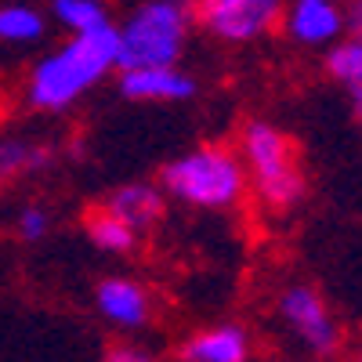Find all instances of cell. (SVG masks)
Listing matches in <instances>:
<instances>
[{"label":"cell","instance_id":"obj_1","mask_svg":"<svg viewBox=\"0 0 362 362\" xmlns=\"http://www.w3.org/2000/svg\"><path fill=\"white\" fill-rule=\"evenodd\" d=\"M119 58V33L112 22H102L87 33H73L58 51L44 54L29 73V105L40 112H62L80 102Z\"/></svg>","mask_w":362,"mask_h":362},{"label":"cell","instance_id":"obj_2","mask_svg":"<svg viewBox=\"0 0 362 362\" xmlns=\"http://www.w3.org/2000/svg\"><path fill=\"white\" fill-rule=\"evenodd\" d=\"M160 185L163 192H170L174 199L189 203V206L228 210L239 203V196L247 189V167H243V156L232 153L228 145L210 141V145H199L192 153L163 163Z\"/></svg>","mask_w":362,"mask_h":362},{"label":"cell","instance_id":"obj_3","mask_svg":"<svg viewBox=\"0 0 362 362\" xmlns=\"http://www.w3.org/2000/svg\"><path fill=\"white\" fill-rule=\"evenodd\" d=\"M196 18V0H145L138 4L119 33V69L131 66H174L185 47L189 22Z\"/></svg>","mask_w":362,"mask_h":362},{"label":"cell","instance_id":"obj_4","mask_svg":"<svg viewBox=\"0 0 362 362\" xmlns=\"http://www.w3.org/2000/svg\"><path fill=\"white\" fill-rule=\"evenodd\" d=\"M243 167L254 181V192L272 210H290L305 199V170L297 163L293 141L268 119H254L243 127Z\"/></svg>","mask_w":362,"mask_h":362},{"label":"cell","instance_id":"obj_5","mask_svg":"<svg viewBox=\"0 0 362 362\" xmlns=\"http://www.w3.org/2000/svg\"><path fill=\"white\" fill-rule=\"evenodd\" d=\"M286 0H196V22L225 44L264 37L283 18Z\"/></svg>","mask_w":362,"mask_h":362},{"label":"cell","instance_id":"obj_6","mask_svg":"<svg viewBox=\"0 0 362 362\" xmlns=\"http://www.w3.org/2000/svg\"><path fill=\"white\" fill-rule=\"evenodd\" d=\"M279 319L290 326V334L305 344L312 355H337L341 348V326L329 312V305L322 300V293L315 286H286L279 293Z\"/></svg>","mask_w":362,"mask_h":362},{"label":"cell","instance_id":"obj_7","mask_svg":"<svg viewBox=\"0 0 362 362\" xmlns=\"http://www.w3.org/2000/svg\"><path fill=\"white\" fill-rule=\"evenodd\" d=\"M344 8L341 0H286L283 25L290 40L300 47H326L344 37Z\"/></svg>","mask_w":362,"mask_h":362},{"label":"cell","instance_id":"obj_8","mask_svg":"<svg viewBox=\"0 0 362 362\" xmlns=\"http://www.w3.org/2000/svg\"><path fill=\"white\" fill-rule=\"evenodd\" d=\"M119 95L131 102H185L196 95V80L177 66H131L119 73Z\"/></svg>","mask_w":362,"mask_h":362},{"label":"cell","instance_id":"obj_9","mask_svg":"<svg viewBox=\"0 0 362 362\" xmlns=\"http://www.w3.org/2000/svg\"><path fill=\"white\" fill-rule=\"evenodd\" d=\"M95 305H98L102 319H109L112 326H124V329H138V326L148 322V315H153L148 290L134 279H124V276L102 279L98 290H95Z\"/></svg>","mask_w":362,"mask_h":362},{"label":"cell","instance_id":"obj_10","mask_svg":"<svg viewBox=\"0 0 362 362\" xmlns=\"http://www.w3.org/2000/svg\"><path fill=\"white\" fill-rule=\"evenodd\" d=\"M247 358H250V337L235 322L199 329L181 344V362H247Z\"/></svg>","mask_w":362,"mask_h":362},{"label":"cell","instance_id":"obj_11","mask_svg":"<svg viewBox=\"0 0 362 362\" xmlns=\"http://www.w3.org/2000/svg\"><path fill=\"white\" fill-rule=\"evenodd\" d=\"M105 206L112 210L116 218H124L134 232L148 228V225H156L160 214H163V192L156 185H145V181H131V185H119Z\"/></svg>","mask_w":362,"mask_h":362},{"label":"cell","instance_id":"obj_12","mask_svg":"<svg viewBox=\"0 0 362 362\" xmlns=\"http://www.w3.org/2000/svg\"><path fill=\"white\" fill-rule=\"evenodd\" d=\"M83 228L90 235V243H95L98 250H105V254H131L134 243H138V232L124 218H116L109 206L90 210V214L83 218Z\"/></svg>","mask_w":362,"mask_h":362},{"label":"cell","instance_id":"obj_13","mask_svg":"<svg viewBox=\"0 0 362 362\" xmlns=\"http://www.w3.org/2000/svg\"><path fill=\"white\" fill-rule=\"evenodd\" d=\"M326 73L348 90H362V37H337L326 51Z\"/></svg>","mask_w":362,"mask_h":362},{"label":"cell","instance_id":"obj_14","mask_svg":"<svg viewBox=\"0 0 362 362\" xmlns=\"http://www.w3.org/2000/svg\"><path fill=\"white\" fill-rule=\"evenodd\" d=\"M51 148L22 141V138H0V181H11L25 170H44L51 167Z\"/></svg>","mask_w":362,"mask_h":362},{"label":"cell","instance_id":"obj_15","mask_svg":"<svg viewBox=\"0 0 362 362\" xmlns=\"http://www.w3.org/2000/svg\"><path fill=\"white\" fill-rule=\"evenodd\" d=\"M44 37V15L29 4L0 8V40L4 44H33Z\"/></svg>","mask_w":362,"mask_h":362},{"label":"cell","instance_id":"obj_16","mask_svg":"<svg viewBox=\"0 0 362 362\" xmlns=\"http://www.w3.org/2000/svg\"><path fill=\"white\" fill-rule=\"evenodd\" d=\"M51 11L66 29H73V33H87V29L109 22V15L98 0H51Z\"/></svg>","mask_w":362,"mask_h":362},{"label":"cell","instance_id":"obj_17","mask_svg":"<svg viewBox=\"0 0 362 362\" xmlns=\"http://www.w3.org/2000/svg\"><path fill=\"white\" fill-rule=\"evenodd\" d=\"M18 235L22 239H29V243H37V239H44L47 232H51V214L44 206H37V203H29L22 214H18Z\"/></svg>","mask_w":362,"mask_h":362},{"label":"cell","instance_id":"obj_18","mask_svg":"<svg viewBox=\"0 0 362 362\" xmlns=\"http://www.w3.org/2000/svg\"><path fill=\"white\" fill-rule=\"evenodd\" d=\"M102 362H156V358L141 348H112Z\"/></svg>","mask_w":362,"mask_h":362},{"label":"cell","instance_id":"obj_19","mask_svg":"<svg viewBox=\"0 0 362 362\" xmlns=\"http://www.w3.org/2000/svg\"><path fill=\"white\" fill-rule=\"evenodd\" d=\"M348 25H351V33L362 37V0H351V8H348Z\"/></svg>","mask_w":362,"mask_h":362},{"label":"cell","instance_id":"obj_20","mask_svg":"<svg viewBox=\"0 0 362 362\" xmlns=\"http://www.w3.org/2000/svg\"><path fill=\"white\" fill-rule=\"evenodd\" d=\"M351 112H355L358 127H362V90H351Z\"/></svg>","mask_w":362,"mask_h":362},{"label":"cell","instance_id":"obj_21","mask_svg":"<svg viewBox=\"0 0 362 362\" xmlns=\"http://www.w3.org/2000/svg\"><path fill=\"white\" fill-rule=\"evenodd\" d=\"M355 362H362V348H358V358H355Z\"/></svg>","mask_w":362,"mask_h":362}]
</instances>
